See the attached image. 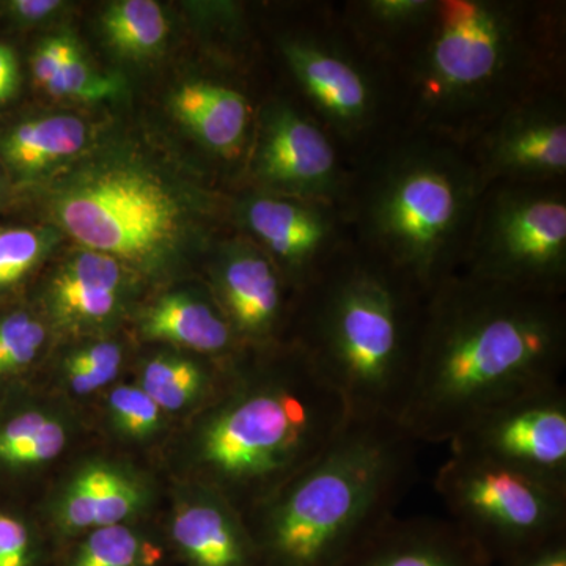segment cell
Segmentation results:
<instances>
[{
	"label": "cell",
	"mask_w": 566,
	"mask_h": 566,
	"mask_svg": "<svg viewBox=\"0 0 566 566\" xmlns=\"http://www.w3.org/2000/svg\"><path fill=\"white\" fill-rule=\"evenodd\" d=\"M566 296L455 273L424 301L398 423L419 444H449L491 409L564 385Z\"/></svg>",
	"instance_id": "cell-1"
},
{
	"label": "cell",
	"mask_w": 566,
	"mask_h": 566,
	"mask_svg": "<svg viewBox=\"0 0 566 566\" xmlns=\"http://www.w3.org/2000/svg\"><path fill=\"white\" fill-rule=\"evenodd\" d=\"M394 70L405 129L465 147L510 107L566 82V2L436 0Z\"/></svg>",
	"instance_id": "cell-2"
},
{
	"label": "cell",
	"mask_w": 566,
	"mask_h": 566,
	"mask_svg": "<svg viewBox=\"0 0 566 566\" xmlns=\"http://www.w3.org/2000/svg\"><path fill=\"white\" fill-rule=\"evenodd\" d=\"M424 301L415 283L353 243L297 292L286 344L337 390L349 416L398 420Z\"/></svg>",
	"instance_id": "cell-3"
},
{
	"label": "cell",
	"mask_w": 566,
	"mask_h": 566,
	"mask_svg": "<svg viewBox=\"0 0 566 566\" xmlns=\"http://www.w3.org/2000/svg\"><path fill=\"white\" fill-rule=\"evenodd\" d=\"M398 420L349 416L326 449L256 509L262 566H342L397 515L417 447Z\"/></svg>",
	"instance_id": "cell-4"
},
{
	"label": "cell",
	"mask_w": 566,
	"mask_h": 566,
	"mask_svg": "<svg viewBox=\"0 0 566 566\" xmlns=\"http://www.w3.org/2000/svg\"><path fill=\"white\" fill-rule=\"evenodd\" d=\"M482 192L464 147L403 129L353 166V243L428 294L460 268Z\"/></svg>",
	"instance_id": "cell-5"
},
{
	"label": "cell",
	"mask_w": 566,
	"mask_h": 566,
	"mask_svg": "<svg viewBox=\"0 0 566 566\" xmlns=\"http://www.w3.org/2000/svg\"><path fill=\"white\" fill-rule=\"evenodd\" d=\"M200 428V463L229 494L259 505L307 468L348 422L338 395L296 346L279 345Z\"/></svg>",
	"instance_id": "cell-6"
},
{
	"label": "cell",
	"mask_w": 566,
	"mask_h": 566,
	"mask_svg": "<svg viewBox=\"0 0 566 566\" xmlns=\"http://www.w3.org/2000/svg\"><path fill=\"white\" fill-rule=\"evenodd\" d=\"M221 200L178 185L140 156L104 151L70 170L51 192L55 222L88 251L126 268L164 270L212 245Z\"/></svg>",
	"instance_id": "cell-7"
},
{
	"label": "cell",
	"mask_w": 566,
	"mask_h": 566,
	"mask_svg": "<svg viewBox=\"0 0 566 566\" xmlns=\"http://www.w3.org/2000/svg\"><path fill=\"white\" fill-rule=\"evenodd\" d=\"M273 43L293 98L333 134L353 166L403 132L395 70L354 39L334 2L294 7Z\"/></svg>",
	"instance_id": "cell-8"
},
{
	"label": "cell",
	"mask_w": 566,
	"mask_h": 566,
	"mask_svg": "<svg viewBox=\"0 0 566 566\" xmlns=\"http://www.w3.org/2000/svg\"><path fill=\"white\" fill-rule=\"evenodd\" d=\"M457 273L566 296V182H494Z\"/></svg>",
	"instance_id": "cell-9"
},
{
	"label": "cell",
	"mask_w": 566,
	"mask_h": 566,
	"mask_svg": "<svg viewBox=\"0 0 566 566\" xmlns=\"http://www.w3.org/2000/svg\"><path fill=\"white\" fill-rule=\"evenodd\" d=\"M434 488L450 520L495 566L566 534V493L501 465L450 453Z\"/></svg>",
	"instance_id": "cell-10"
},
{
	"label": "cell",
	"mask_w": 566,
	"mask_h": 566,
	"mask_svg": "<svg viewBox=\"0 0 566 566\" xmlns=\"http://www.w3.org/2000/svg\"><path fill=\"white\" fill-rule=\"evenodd\" d=\"M248 175L253 189L345 208L353 164L303 104L279 95L256 112Z\"/></svg>",
	"instance_id": "cell-11"
},
{
	"label": "cell",
	"mask_w": 566,
	"mask_h": 566,
	"mask_svg": "<svg viewBox=\"0 0 566 566\" xmlns=\"http://www.w3.org/2000/svg\"><path fill=\"white\" fill-rule=\"evenodd\" d=\"M227 208L244 238L277 264L297 292L353 244L338 205L249 188Z\"/></svg>",
	"instance_id": "cell-12"
},
{
	"label": "cell",
	"mask_w": 566,
	"mask_h": 566,
	"mask_svg": "<svg viewBox=\"0 0 566 566\" xmlns=\"http://www.w3.org/2000/svg\"><path fill=\"white\" fill-rule=\"evenodd\" d=\"M449 446L452 455L501 465L566 493L565 386L491 409Z\"/></svg>",
	"instance_id": "cell-13"
},
{
	"label": "cell",
	"mask_w": 566,
	"mask_h": 566,
	"mask_svg": "<svg viewBox=\"0 0 566 566\" xmlns=\"http://www.w3.org/2000/svg\"><path fill=\"white\" fill-rule=\"evenodd\" d=\"M464 148L483 189L566 182V82L510 107Z\"/></svg>",
	"instance_id": "cell-14"
},
{
	"label": "cell",
	"mask_w": 566,
	"mask_h": 566,
	"mask_svg": "<svg viewBox=\"0 0 566 566\" xmlns=\"http://www.w3.org/2000/svg\"><path fill=\"white\" fill-rule=\"evenodd\" d=\"M216 245L212 283L238 340L255 349L286 344L297 300L292 282L248 238Z\"/></svg>",
	"instance_id": "cell-15"
},
{
	"label": "cell",
	"mask_w": 566,
	"mask_h": 566,
	"mask_svg": "<svg viewBox=\"0 0 566 566\" xmlns=\"http://www.w3.org/2000/svg\"><path fill=\"white\" fill-rule=\"evenodd\" d=\"M342 566H495L450 517L394 515Z\"/></svg>",
	"instance_id": "cell-16"
},
{
	"label": "cell",
	"mask_w": 566,
	"mask_h": 566,
	"mask_svg": "<svg viewBox=\"0 0 566 566\" xmlns=\"http://www.w3.org/2000/svg\"><path fill=\"white\" fill-rule=\"evenodd\" d=\"M175 546L189 566H262L248 523L219 491H205L175 513Z\"/></svg>",
	"instance_id": "cell-17"
},
{
	"label": "cell",
	"mask_w": 566,
	"mask_h": 566,
	"mask_svg": "<svg viewBox=\"0 0 566 566\" xmlns=\"http://www.w3.org/2000/svg\"><path fill=\"white\" fill-rule=\"evenodd\" d=\"M178 120L205 148L227 161H238L251 147L255 112L248 93L230 82H185L172 96Z\"/></svg>",
	"instance_id": "cell-18"
},
{
	"label": "cell",
	"mask_w": 566,
	"mask_h": 566,
	"mask_svg": "<svg viewBox=\"0 0 566 566\" xmlns=\"http://www.w3.org/2000/svg\"><path fill=\"white\" fill-rule=\"evenodd\" d=\"M147 499L144 483L120 465L91 463L71 476L55 520L66 534L114 526L139 513Z\"/></svg>",
	"instance_id": "cell-19"
},
{
	"label": "cell",
	"mask_w": 566,
	"mask_h": 566,
	"mask_svg": "<svg viewBox=\"0 0 566 566\" xmlns=\"http://www.w3.org/2000/svg\"><path fill=\"white\" fill-rule=\"evenodd\" d=\"M126 289V266L106 253L82 249L51 283L50 305L66 326H92L117 314Z\"/></svg>",
	"instance_id": "cell-20"
},
{
	"label": "cell",
	"mask_w": 566,
	"mask_h": 566,
	"mask_svg": "<svg viewBox=\"0 0 566 566\" xmlns=\"http://www.w3.org/2000/svg\"><path fill=\"white\" fill-rule=\"evenodd\" d=\"M142 333L207 356H232L241 345L219 304L192 293L156 301L142 318Z\"/></svg>",
	"instance_id": "cell-21"
},
{
	"label": "cell",
	"mask_w": 566,
	"mask_h": 566,
	"mask_svg": "<svg viewBox=\"0 0 566 566\" xmlns=\"http://www.w3.org/2000/svg\"><path fill=\"white\" fill-rule=\"evenodd\" d=\"M334 6L354 39L394 69L427 24L436 0H345Z\"/></svg>",
	"instance_id": "cell-22"
},
{
	"label": "cell",
	"mask_w": 566,
	"mask_h": 566,
	"mask_svg": "<svg viewBox=\"0 0 566 566\" xmlns=\"http://www.w3.org/2000/svg\"><path fill=\"white\" fill-rule=\"evenodd\" d=\"M88 128L76 115H48L20 123L0 140V155L14 172L31 178L65 164L87 147Z\"/></svg>",
	"instance_id": "cell-23"
},
{
	"label": "cell",
	"mask_w": 566,
	"mask_h": 566,
	"mask_svg": "<svg viewBox=\"0 0 566 566\" xmlns=\"http://www.w3.org/2000/svg\"><path fill=\"white\" fill-rule=\"evenodd\" d=\"M66 430L57 419L41 411H24L0 423V465L35 468L57 458L65 449Z\"/></svg>",
	"instance_id": "cell-24"
},
{
	"label": "cell",
	"mask_w": 566,
	"mask_h": 566,
	"mask_svg": "<svg viewBox=\"0 0 566 566\" xmlns=\"http://www.w3.org/2000/svg\"><path fill=\"white\" fill-rule=\"evenodd\" d=\"M103 31L120 54L145 57L161 50L169 25L158 2L120 0L111 3L103 14Z\"/></svg>",
	"instance_id": "cell-25"
},
{
	"label": "cell",
	"mask_w": 566,
	"mask_h": 566,
	"mask_svg": "<svg viewBox=\"0 0 566 566\" xmlns=\"http://www.w3.org/2000/svg\"><path fill=\"white\" fill-rule=\"evenodd\" d=\"M208 368L188 357L159 356L145 365L140 389L161 411H180L199 401L211 389Z\"/></svg>",
	"instance_id": "cell-26"
},
{
	"label": "cell",
	"mask_w": 566,
	"mask_h": 566,
	"mask_svg": "<svg viewBox=\"0 0 566 566\" xmlns=\"http://www.w3.org/2000/svg\"><path fill=\"white\" fill-rule=\"evenodd\" d=\"M163 549L123 524L93 528L66 566H156Z\"/></svg>",
	"instance_id": "cell-27"
},
{
	"label": "cell",
	"mask_w": 566,
	"mask_h": 566,
	"mask_svg": "<svg viewBox=\"0 0 566 566\" xmlns=\"http://www.w3.org/2000/svg\"><path fill=\"white\" fill-rule=\"evenodd\" d=\"M120 87L122 82L118 77L93 69L81 54L80 48H76L44 88L52 95L63 98L99 102L118 95Z\"/></svg>",
	"instance_id": "cell-28"
},
{
	"label": "cell",
	"mask_w": 566,
	"mask_h": 566,
	"mask_svg": "<svg viewBox=\"0 0 566 566\" xmlns=\"http://www.w3.org/2000/svg\"><path fill=\"white\" fill-rule=\"evenodd\" d=\"M51 244V233L44 230H0V292L17 285L31 273Z\"/></svg>",
	"instance_id": "cell-29"
},
{
	"label": "cell",
	"mask_w": 566,
	"mask_h": 566,
	"mask_svg": "<svg viewBox=\"0 0 566 566\" xmlns=\"http://www.w3.org/2000/svg\"><path fill=\"white\" fill-rule=\"evenodd\" d=\"M46 331L24 312L0 318V378L20 374L40 353Z\"/></svg>",
	"instance_id": "cell-30"
},
{
	"label": "cell",
	"mask_w": 566,
	"mask_h": 566,
	"mask_svg": "<svg viewBox=\"0 0 566 566\" xmlns=\"http://www.w3.org/2000/svg\"><path fill=\"white\" fill-rule=\"evenodd\" d=\"M120 346L112 342H98L71 354L66 359V382L74 394H92L109 385L120 371Z\"/></svg>",
	"instance_id": "cell-31"
},
{
	"label": "cell",
	"mask_w": 566,
	"mask_h": 566,
	"mask_svg": "<svg viewBox=\"0 0 566 566\" xmlns=\"http://www.w3.org/2000/svg\"><path fill=\"white\" fill-rule=\"evenodd\" d=\"M112 423L129 438L144 439L161 424V409L140 387H115L109 395Z\"/></svg>",
	"instance_id": "cell-32"
},
{
	"label": "cell",
	"mask_w": 566,
	"mask_h": 566,
	"mask_svg": "<svg viewBox=\"0 0 566 566\" xmlns=\"http://www.w3.org/2000/svg\"><path fill=\"white\" fill-rule=\"evenodd\" d=\"M35 565L31 531L20 517L0 512V566Z\"/></svg>",
	"instance_id": "cell-33"
},
{
	"label": "cell",
	"mask_w": 566,
	"mask_h": 566,
	"mask_svg": "<svg viewBox=\"0 0 566 566\" xmlns=\"http://www.w3.org/2000/svg\"><path fill=\"white\" fill-rule=\"evenodd\" d=\"M77 44L69 36H55L41 44L32 59V73L41 87H46Z\"/></svg>",
	"instance_id": "cell-34"
},
{
	"label": "cell",
	"mask_w": 566,
	"mask_h": 566,
	"mask_svg": "<svg viewBox=\"0 0 566 566\" xmlns=\"http://www.w3.org/2000/svg\"><path fill=\"white\" fill-rule=\"evenodd\" d=\"M502 566H566V534L554 536Z\"/></svg>",
	"instance_id": "cell-35"
},
{
	"label": "cell",
	"mask_w": 566,
	"mask_h": 566,
	"mask_svg": "<svg viewBox=\"0 0 566 566\" xmlns=\"http://www.w3.org/2000/svg\"><path fill=\"white\" fill-rule=\"evenodd\" d=\"M20 65L17 55L6 44H0V104L13 98L20 87Z\"/></svg>",
	"instance_id": "cell-36"
},
{
	"label": "cell",
	"mask_w": 566,
	"mask_h": 566,
	"mask_svg": "<svg viewBox=\"0 0 566 566\" xmlns=\"http://www.w3.org/2000/svg\"><path fill=\"white\" fill-rule=\"evenodd\" d=\"M61 7L62 2L57 0H14L10 3L11 13L28 22L44 20Z\"/></svg>",
	"instance_id": "cell-37"
}]
</instances>
